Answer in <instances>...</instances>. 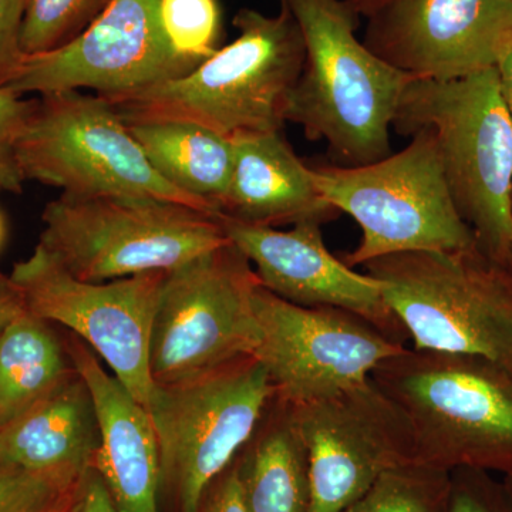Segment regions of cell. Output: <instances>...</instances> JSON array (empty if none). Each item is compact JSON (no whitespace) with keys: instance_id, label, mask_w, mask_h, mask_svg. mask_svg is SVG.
Listing matches in <instances>:
<instances>
[{"instance_id":"f1b7e54d","label":"cell","mask_w":512,"mask_h":512,"mask_svg":"<svg viewBox=\"0 0 512 512\" xmlns=\"http://www.w3.org/2000/svg\"><path fill=\"white\" fill-rule=\"evenodd\" d=\"M32 0H0V86L15 72L22 60L20 35Z\"/></svg>"},{"instance_id":"7c38bea8","label":"cell","mask_w":512,"mask_h":512,"mask_svg":"<svg viewBox=\"0 0 512 512\" xmlns=\"http://www.w3.org/2000/svg\"><path fill=\"white\" fill-rule=\"evenodd\" d=\"M161 0H110L82 35L50 52L25 55L8 82L19 96L93 90L114 104L201 63L185 59L168 42Z\"/></svg>"},{"instance_id":"603a6c76","label":"cell","mask_w":512,"mask_h":512,"mask_svg":"<svg viewBox=\"0 0 512 512\" xmlns=\"http://www.w3.org/2000/svg\"><path fill=\"white\" fill-rule=\"evenodd\" d=\"M450 471L406 463L384 471L342 512H450Z\"/></svg>"},{"instance_id":"8fae6325","label":"cell","mask_w":512,"mask_h":512,"mask_svg":"<svg viewBox=\"0 0 512 512\" xmlns=\"http://www.w3.org/2000/svg\"><path fill=\"white\" fill-rule=\"evenodd\" d=\"M165 276L151 272L82 281L39 244L10 274L30 313L82 339L146 409L156 387L150 372L151 330Z\"/></svg>"},{"instance_id":"6da1fadb","label":"cell","mask_w":512,"mask_h":512,"mask_svg":"<svg viewBox=\"0 0 512 512\" xmlns=\"http://www.w3.org/2000/svg\"><path fill=\"white\" fill-rule=\"evenodd\" d=\"M301 29L305 63L289 94L286 123L325 141L335 165L357 167L392 154L390 128L413 77L377 57L356 36L348 0H279Z\"/></svg>"},{"instance_id":"ffe728a7","label":"cell","mask_w":512,"mask_h":512,"mask_svg":"<svg viewBox=\"0 0 512 512\" xmlns=\"http://www.w3.org/2000/svg\"><path fill=\"white\" fill-rule=\"evenodd\" d=\"M234 464L248 512H311V461L291 403L275 394Z\"/></svg>"},{"instance_id":"7a4b0ae2","label":"cell","mask_w":512,"mask_h":512,"mask_svg":"<svg viewBox=\"0 0 512 512\" xmlns=\"http://www.w3.org/2000/svg\"><path fill=\"white\" fill-rule=\"evenodd\" d=\"M234 26L237 39L192 72L114 103L121 119L194 121L232 140L281 131L305 63L301 29L284 6L241 9Z\"/></svg>"},{"instance_id":"44dd1931","label":"cell","mask_w":512,"mask_h":512,"mask_svg":"<svg viewBox=\"0 0 512 512\" xmlns=\"http://www.w3.org/2000/svg\"><path fill=\"white\" fill-rule=\"evenodd\" d=\"M161 177L221 217L231 183L234 140L185 120L126 123Z\"/></svg>"},{"instance_id":"d590c367","label":"cell","mask_w":512,"mask_h":512,"mask_svg":"<svg viewBox=\"0 0 512 512\" xmlns=\"http://www.w3.org/2000/svg\"><path fill=\"white\" fill-rule=\"evenodd\" d=\"M503 268L505 269V271L508 272V275H510L512 278V251L510 252V255H508L507 261H505Z\"/></svg>"},{"instance_id":"8992f818","label":"cell","mask_w":512,"mask_h":512,"mask_svg":"<svg viewBox=\"0 0 512 512\" xmlns=\"http://www.w3.org/2000/svg\"><path fill=\"white\" fill-rule=\"evenodd\" d=\"M312 170L326 200L362 231L355 251L343 259L352 268L403 252L477 248L454 204L430 128H420L404 150L375 163Z\"/></svg>"},{"instance_id":"5b68a950","label":"cell","mask_w":512,"mask_h":512,"mask_svg":"<svg viewBox=\"0 0 512 512\" xmlns=\"http://www.w3.org/2000/svg\"><path fill=\"white\" fill-rule=\"evenodd\" d=\"M379 281L413 349L463 353L512 372V278L468 251H414L362 266Z\"/></svg>"},{"instance_id":"d4e9b609","label":"cell","mask_w":512,"mask_h":512,"mask_svg":"<svg viewBox=\"0 0 512 512\" xmlns=\"http://www.w3.org/2000/svg\"><path fill=\"white\" fill-rule=\"evenodd\" d=\"M84 474L0 466V512H70Z\"/></svg>"},{"instance_id":"30bf717a","label":"cell","mask_w":512,"mask_h":512,"mask_svg":"<svg viewBox=\"0 0 512 512\" xmlns=\"http://www.w3.org/2000/svg\"><path fill=\"white\" fill-rule=\"evenodd\" d=\"M259 285L254 266L232 242L167 272L151 330L154 384L185 382L254 356Z\"/></svg>"},{"instance_id":"5bb4252c","label":"cell","mask_w":512,"mask_h":512,"mask_svg":"<svg viewBox=\"0 0 512 512\" xmlns=\"http://www.w3.org/2000/svg\"><path fill=\"white\" fill-rule=\"evenodd\" d=\"M293 409L311 461V512H342L384 471L413 463L409 421L372 377Z\"/></svg>"},{"instance_id":"9c48e42d","label":"cell","mask_w":512,"mask_h":512,"mask_svg":"<svg viewBox=\"0 0 512 512\" xmlns=\"http://www.w3.org/2000/svg\"><path fill=\"white\" fill-rule=\"evenodd\" d=\"M18 163L25 181L74 197L170 201L212 215L154 170L119 111L97 94L40 96L19 138Z\"/></svg>"},{"instance_id":"836d02e7","label":"cell","mask_w":512,"mask_h":512,"mask_svg":"<svg viewBox=\"0 0 512 512\" xmlns=\"http://www.w3.org/2000/svg\"><path fill=\"white\" fill-rule=\"evenodd\" d=\"M348 2L360 16L369 18V16H372L373 13L377 12V10L383 8L384 5H387L390 0H348Z\"/></svg>"},{"instance_id":"277c9868","label":"cell","mask_w":512,"mask_h":512,"mask_svg":"<svg viewBox=\"0 0 512 512\" xmlns=\"http://www.w3.org/2000/svg\"><path fill=\"white\" fill-rule=\"evenodd\" d=\"M413 433V463L512 474V372L463 353L404 348L373 370Z\"/></svg>"},{"instance_id":"d6986e66","label":"cell","mask_w":512,"mask_h":512,"mask_svg":"<svg viewBox=\"0 0 512 512\" xmlns=\"http://www.w3.org/2000/svg\"><path fill=\"white\" fill-rule=\"evenodd\" d=\"M100 447L92 393L76 367L49 392L0 423V466L86 473Z\"/></svg>"},{"instance_id":"7402d4cb","label":"cell","mask_w":512,"mask_h":512,"mask_svg":"<svg viewBox=\"0 0 512 512\" xmlns=\"http://www.w3.org/2000/svg\"><path fill=\"white\" fill-rule=\"evenodd\" d=\"M74 369L49 322L29 311L0 333V423L49 392Z\"/></svg>"},{"instance_id":"cb8c5ba5","label":"cell","mask_w":512,"mask_h":512,"mask_svg":"<svg viewBox=\"0 0 512 512\" xmlns=\"http://www.w3.org/2000/svg\"><path fill=\"white\" fill-rule=\"evenodd\" d=\"M109 3L110 0H32L20 35L23 55L50 52L72 42Z\"/></svg>"},{"instance_id":"8d00e7d4","label":"cell","mask_w":512,"mask_h":512,"mask_svg":"<svg viewBox=\"0 0 512 512\" xmlns=\"http://www.w3.org/2000/svg\"><path fill=\"white\" fill-rule=\"evenodd\" d=\"M504 483L508 485V488H510L512 493V474H508V476H504L503 478Z\"/></svg>"},{"instance_id":"d6a6232c","label":"cell","mask_w":512,"mask_h":512,"mask_svg":"<svg viewBox=\"0 0 512 512\" xmlns=\"http://www.w3.org/2000/svg\"><path fill=\"white\" fill-rule=\"evenodd\" d=\"M498 83H500L501 94H503L505 106L512 119V46L507 53L501 57L497 66Z\"/></svg>"},{"instance_id":"2e32d148","label":"cell","mask_w":512,"mask_h":512,"mask_svg":"<svg viewBox=\"0 0 512 512\" xmlns=\"http://www.w3.org/2000/svg\"><path fill=\"white\" fill-rule=\"evenodd\" d=\"M220 221L229 242L247 256L269 292L306 308L326 306L356 313L406 345L409 336L384 301L379 281L336 258L323 241L322 224L299 222L281 231L227 217Z\"/></svg>"},{"instance_id":"9a60e30c","label":"cell","mask_w":512,"mask_h":512,"mask_svg":"<svg viewBox=\"0 0 512 512\" xmlns=\"http://www.w3.org/2000/svg\"><path fill=\"white\" fill-rule=\"evenodd\" d=\"M366 19L363 43L414 80L493 69L512 46V0H390Z\"/></svg>"},{"instance_id":"83f0119b","label":"cell","mask_w":512,"mask_h":512,"mask_svg":"<svg viewBox=\"0 0 512 512\" xmlns=\"http://www.w3.org/2000/svg\"><path fill=\"white\" fill-rule=\"evenodd\" d=\"M450 477V512H512L511 490L494 473L461 467Z\"/></svg>"},{"instance_id":"52a82bcc","label":"cell","mask_w":512,"mask_h":512,"mask_svg":"<svg viewBox=\"0 0 512 512\" xmlns=\"http://www.w3.org/2000/svg\"><path fill=\"white\" fill-rule=\"evenodd\" d=\"M42 220L39 245L87 282L170 272L229 242L220 217L146 198L62 194Z\"/></svg>"},{"instance_id":"e575fe53","label":"cell","mask_w":512,"mask_h":512,"mask_svg":"<svg viewBox=\"0 0 512 512\" xmlns=\"http://www.w3.org/2000/svg\"><path fill=\"white\" fill-rule=\"evenodd\" d=\"M6 225L5 218H3L2 211H0V248H2L3 241H5Z\"/></svg>"},{"instance_id":"4316f807","label":"cell","mask_w":512,"mask_h":512,"mask_svg":"<svg viewBox=\"0 0 512 512\" xmlns=\"http://www.w3.org/2000/svg\"><path fill=\"white\" fill-rule=\"evenodd\" d=\"M36 100L0 86V194H20L26 183L18 163L19 138L35 109Z\"/></svg>"},{"instance_id":"ac0fdd59","label":"cell","mask_w":512,"mask_h":512,"mask_svg":"<svg viewBox=\"0 0 512 512\" xmlns=\"http://www.w3.org/2000/svg\"><path fill=\"white\" fill-rule=\"evenodd\" d=\"M340 212L316 184L281 131L235 138L231 183L221 217L279 227L299 222L326 224Z\"/></svg>"},{"instance_id":"4fadbf2b","label":"cell","mask_w":512,"mask_h":512,"mask_svg":"<svg viewBox=\"0 0 512 512\" xmlns=\"http://www.w3.org/2000/svg\"><path fill=\"white\" fill-rule=\"evenodd\" d=\"M259 339L254 357L279 399L303 406L365 383L383 360L402 352L369 320L345 309L306 308L259 285L254 295Z\"/></svg>"},{"instance_id":"ba28073f","label":"cell","mask_w":512,"mask_h":512,"mask_svg":"<svg viewBox=\"0 0 512 512\" xmlns=\"http://www.w3.org/2000/svg\"><path fill=\"white\" fill-rule=\"evenodd\" d=\"M275 389L254 356L194 379L156 384L147 410L160 453V493L197 512L208 487L251 439Z\"/></svg>"},{"instance_id":"4dcf8cb0","label":"cell","mask_w":512,"mask_h":512,"mask_svg":"<svg viewBox=\"0 0 512 512\" xmlns=\"http://www.w3.org/2000/svg\"><path fill=\"white\" fill-rule=\"evenodd\" d=\"M70 512H120L96 468L90 467L84 474Z\"/></svg>"},{"instance_id":"484cf974","label":"cell","mask_w":512,"mask_h":512,"mask_svg":"<svg viewBox=\"0 0 512 512\" xmlns=\"http://www.w3.org/2000/svg\"><path fill=\"white\" fill-rule=\"evenodd\" d=\"M160 16L165 36L178 55L202 63L217 52L221 35L218 0H161Z\"/></svg>"},{"instance_id":"1f68e13d","label":"cell","mask_w":512,"mask_h":512,"mask_svg":"<svg viewBox=\"0 0 512 512\" xmlns=\"http://www.w3.org/2000/svg\"><path fill=\"white\" fill-rule=\"evenodd\" d=\"M26 312L28 306L19 286L13 282L10 275L6 276L0 272V333Z\"/></svg>"},{"instance_id":"3957f363","label":"cell","mask_w":512,"mask_h":512,"mask_svg":"<svg viewBox=\"0 0 512 512\" xmlns=\"http://www.w3.org/2000/svg\"><path fill=\"white\" fill-rule=\"evenodd\" d=\"M392 128L404 137L433 131L454 204L478 251L503 266L512 251V119L497 69L448 82L413 80Z\"/></svg>"},{"instance_id":"e0dca14e","label":"cell","mask_w":512,"mask_h":512,"mask_svg":"<svg viewBox=\"0 0 512 512\" xmlns=\"http://www.w3.org/2000/svg\"><path fill=\"white\" fill-rule=\"evenodd\" d=\"M67 353L92 393L100 429L93 467L120 512H160V453L150 413L86 343L70 336Z\"/></svg>"},{"instance_id":"f546056e","label":"cell","mask_w":512,"mask_h":512,"mask_svg":"<svg viewBox=\"0 0 512 512\" xmlns=\"http://www.w3.org/2000/svg\"><path fill=\"white\" fill-rule=\"evenodd\" d=\"M197 512H248L234 463L208 487Z\"/></svg>"}]
</instances>
